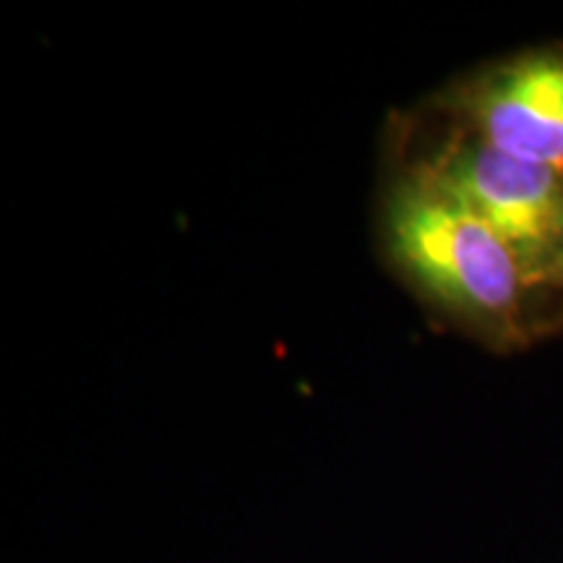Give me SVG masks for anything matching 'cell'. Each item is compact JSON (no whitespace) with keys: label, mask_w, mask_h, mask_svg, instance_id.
<instances>
[{"label":"cell","mask_w":563,"mask_h":563,"mask_svg":"<svg viewBox=\"0 0 563 563\" xmlns=\"http://www.w3.org/2000/svg\"><path fill=\"white\" fill-rule=\"evenodd\" d=\"M452 112L493 150L563 173V45L475 70L454 89Z\"/></svg>","instance_id":"cell-3"},{"label":"cell","mask_w":563,"mask_h":563,"mask_svg":"<svg viewBox=\"0 0 563 563\" xmlns=\"http://www.w3.org/2000/svg\"><path fill=\"white\" fill-rule=\"evenodd\" d=\"M382 228L394 269L428 306L493 350L532 340L538 292L522 266L488 224L418 165L386 194Z\"/></svg>","instance_id":"cell-1"},{"label":"cell","mask_w":563,"mask_h":563,"mask_svg":"<svg viewBox=\"0 0 563 563\" xmlns=\"http://www.w3.org/2000/svg\"><path fill=\"white\" fill-rule=\"evenodd\" d=\"M420 170L488 224L534 292L555 290L563 256V173L504 154L460 131Z\"/></svg>","instance_id":"cell-2"},{"label":"cell","mask_w":563,"mask_h":563,"mask_svg":"<svg viewBox=\"0 0 563 563\" xmlns=\"http://www.w3.org/2000/svg\"><path fill=\"white\" fill-rule=\"evenodd\" d=\"M555 292L561 295V313H559V323H563V256H561V266H559V279H555Z\"/></svg>","instance_id":"cell-4"}]
</instances>
